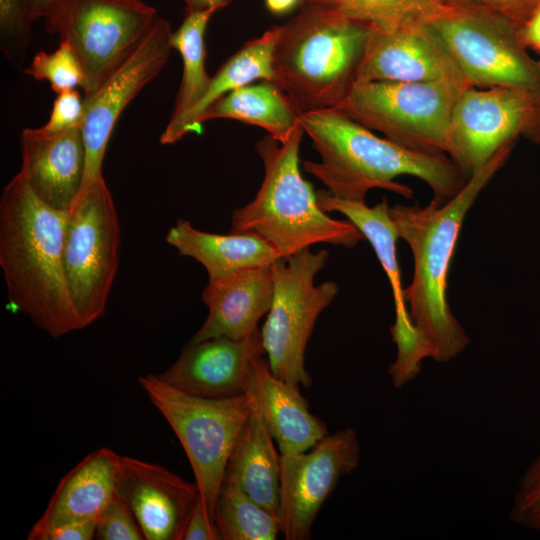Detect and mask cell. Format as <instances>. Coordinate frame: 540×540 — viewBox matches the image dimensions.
Instances as JSON below:
<instances>
[{
	"label": "cell",
	"mask_w": 540,
	"mask_h": 540,
	"mask_svg": "<svg viewBox=\"0 0 540 540\" xmlns=\"http://www.w3.org/2000/svg\"><path fill=\"white\" fill-rule=\"evenodd\" d=\"M97 519L71 523L47 532L42 540H91L95 539Z\"/></svg>",
	"instance_id": "obj_37"
},
{
	"label": "cell",
	"mask_w": 540,
	"mask_h": 540,
	"mask_svg": "<svg viewBox=\"0 0 540 540\" xmlns=\"http://www.w3.org/2000/svg\"><path fill=\"white\" fill-rule=\"evenodd\" d=\"M119 248L116 207L101 177L82 189L67 213L64 268L84 328L105 313L118 270Z\"/></svg>",
	"instance_id": "obj_9"
},
{
	"label": "cell",
	"mask_w": 540,
	"mask_h": 540,
	"mask_svg": "<svg viewBox=\"0 0 540 540\" xmlns=\"http://www.w3.org/2000/svg\"><path fill=\"white\" fill-rule=\"evenodd\" d=\"M251 394L252 409L231 451L223 481L238 486L261 506L278 515L280 456L256 398Z\"/></svg>",
	"instance_id": "obj_24"
},
{
	"label": "cell",
	"mask_w": 540,
	"mask_h": 540,
	"mask_svg": "<svg viewBox=\"0 0 540 540\" xmlns=\"http://www.w3.org/2000/svg\"><path fill=\"white\" fill-rule=\"evenodd\" d=\"M279 26L274 82L299 113L336 108L356 83L372 26L317 3Z\"/></svg>",
	"instance_id": "obj_4"
},
{
	"label": "cell",
	"mask_w": 540,
	"mask_h": 540,
	"mask_svg": "<svg viewBox=\"0 0 540 540\" xmlns=\"http://www.w3.org/2000/svg\"><path fill=\"white\" fill-rule=\"evenodd\" d=\"M166 242L179 255L195 259L209 280H220L249 268L271 266L282 258L262 237L253 233H208L180 219L166 234Z\"/></svg>",
	"instance_id": "obj_23"
},
{
	"label": "cell",
	"mask_w": 540,
	"mask_h": 540,
	"mask_svg": "<svg viewBox=\"0 0 540 540\" xmlns=\"http://www.w3.org/2000/svg\"><path fill=\"white\" fill-rule=\"evenodd\" d=\"M539 64H540V61H539Z\"/></svg>",
	"instance_id": "obj_42"
},
{
	"label": "cell",
	"mask_w": 540,
	"mask_h": 540,
	"mask_svg": "<svg viewBox=\"0 0 540 540\" xmlns=\"http://www.w3.org/2000/svg\"><path fill=\"white\" fill-rule=\"evenodd\" d=\"M117 494L146 540H181L199 491L196 483L161 465L121 456Z\"/></svg>",
	"instance_id": "obj_18"
},
{
	"label": "cell",
	"mask_w": 540,
	"mask_h": 540,
	"mask_svg": "<svg viewBox=\"0 0 540 540\" xmlns=\"http://www.w3.org/2000/svg\"><path fill=\"white\" fill-rule=\"evenodd\" d=\"M469 86L452 81L355 83L336 108L405 148L445 154L454 106Z\"/></svg>",
	"instance_id": "obj_7"
},
{
	"label": "cell",
	"mask_w": 540,
	"mask_h": 540,
	"mask_svg": "<svg viewBox=\"0 0 540 540\" xmlns=\"http://www.w3.org/2000/svg\"><path fill=\"white\" fill-rule=\"evenodd\" d=\"M186 14L203 11H218L227 6L231 0H183Z\"/></svg>",
	"instance_id": "obj_40"
},
{
	"label": "cell",
	"mask_w": 540,
	"mask_h": 540,
	"mask_svg": "<svg viewBox=\"0 0 540 540\" xmlns=\"http://www.w3.org/2000/svg\"><path fill=\"white\" fill-rule=\"evenodd\" d=\"M70 0H27L31 20L44 18L46 21Z\"/></svg>",
	"instance_id": "obj_39"
},
{
	"label": "cell",
	"mask_w": 540,
	"mask_h": 540,
	"mask_svg": "<svg viewBox=\"0 0 540 540\" xmlns=\"http://www.w3.org/2000/svg\"><path fill=\"white\" fill-rule=\"evenodd\" d=\"M138 382L179 439L199 496L214 520L215 503L231 451L252 409L251 392L207 398L178 390L158 375L140 376Z\"/></svg>",
	"instance_id": "obj_6"
},
{
	"label": "cell",
	"mask_w": 540,
	"mask_h": 540,
	"mask_svg": "<svg viewBox=\"0 0 540 540\" xmlns=\"http://www.w3.org/2000/svg\"><path fill=\"white\" fill-rule=\"evenodd\" d=\"M21 168L32 191L53 209L68 212L85 177L86 149L81 128L48 132L26 128L20 135Z\"/></svg>",
	"instance_id": "obj_19"
},
{
	"label": "cell",
	"mask_w": 540,
	"mask_h": 540,
	"mask_svg": "<svg viewBox=\"0 0 540 540\" xmlns=\"http://www.w3.org/2000/svg\"><path fill=\"white\" fill-rule=\"evenodd\" d=\"M520 137L540 143V95L512 87L469 86L454 106L445 154L470 176Z\"/></svg>",
	"instance_id": "obj_12"
},
{
	"label": "cell",
	"mask_w": 540,
	"mask_h": 540,
	"mask_svg": "<svg viewBox=\"0 0 540 540\" xmlns=\"http://www.w3.org/2000/svg\"><path fill=\"white\" fill-rule=\"evenodd\" d=\"M84 114V96L76 89L57 94L46 124L42 128L48 132H61L81 127Z\"/></svg>",
	"instance_id": "obj_35"
},
{
	"label": "cell",
	"mask_w": 540,
	"mask_h": 540,
	"mask_svg": "<svg viewBox=\"0 0 540 540\" xmlns=\"http://www.w3.org/2000/svg\"><path fill=\"white\" fill-rule=\"evenodd\" d=\"M181 540H222L218 527L198 499L185 525Z\"/></svg>",
	"instance_id": "obj_36"
},
{
	"label": "cell",
	"mask_w": 540,
	"mask_h": 540,
	"mask_svg": "<svg viewBox=\"0 0 540 540\" xmlns=\"http://www.w3.org/2000/svg\"><path fill=\"white\" fill-rule=\"evenodd\" d=\"M360 446L352 428L327 434L309 451L280 455V532L304 540L339 480L359 464Z\"/></svg>",
	"instance_id": "obj_13"
},
{
	"label": "cell",
	"mask_w": 540,
	"mask_h": 540,
	"mask_svg": "<svg viewBox=\"0 0 540 540\" xmlns=\"http://www.w3.org/2000/svg\"><path fill=\"white\" fill-rule=\"evenodd\" d=\"M470 83L446 44L425 17H411L388 27H372L356 83Z\"/></svg>",
	"instance_id": "obj_16"
},
{
	"label": "cell",
	"mask_w": 540,
	"mask_h": 540,
	"mask_svg": "<svg viewBox=\"0 0 540 540\" xmlns=\"http://www.w3.org/2000/svg\"><path fill=\"white\" fill-rule=\"evenodd\" d=\"M274 295L271 266L242 270L220 280H209L202 293L208 315L189 342L227 337L242 339L258 330Z\"/></svg>",
	"instance_id": "obj_21"
},
{
	"label": "cell",
	"mask_w": 540,
	"mask_h": 540,
	"mask_svg": "<svg viewBox=\"0 0 540 540\" xmlns=\"http://www.w3.org/2000/svg\"><path fill=\"white\" fill-rule=\"evenodd\" d=\"M158 17L141 0H70L45 23L77 55L86 95L135 50Z\"/></svg>",
	"instance_id": "obj_11"
},
{
	"label": "cell",
	"mask_w": 540,
	"mask_h": 540,
	"mask_svg": "<svg viewBox=\"0 0 540 540\" xmlns=\"http://www.w3.org/2000/svg\"><path fill=\"white\" fill-rule=\"evenodd\" d=\"M27 0H0V46L13 64L22 65L31 40Z\"/></svg>",
	"instance_id": "obj_31"
},
{
	"label": "cell",
	"mask_w": 540,
	"mask_h": 540,
	"mask_svg": "<svg viewBox=\"0 0 540 540\" xmlns=\"http://www.w3.org/2000/svg\"><path fill=\"white\" fill-rule=\"evenodd\" d=\"M304 133L299 123L282 143L269 135L256 143L264 165L262 184L254 199L231 217L232 233L256 234L282 258L318 243L351 248L364 239L349 220L327 215L313 186L303 178L299 150Z\"/></svg>",
	"instance_id": "obj_5"
},
{
	"label": "cell",
	"mask_w": 540,
	"mask_h": 540,
	"mask_svg": "<svg viewBox=\"0 0 540 540\" xmlns=\"http://www.w3.org/2000/svg\"><path fill=\"white\" fill-rule=\"evenodd\" d=\"M302 0H265L267 9L275 14H284L292 10Z\"/></svg>",
	"instance_id": "obj_41"
},
{
	"label": "cell",
	"mask_w": 540,
	"mask_h": 540,
	"mask_svg": "<svg viewBox=\"0 0 540 540\" xmlns=\"http://www.w3.org/2000/svg\"><path fill=\"white\" fill-rule=\"evenodd\" d=\"M264 354L259 329L242 339L188 342L178 359L158 376L178 390L201 397L240 396L249 389L254 362Z\"/></svg>",
	"instance_id": "obj_17"
},
{
	"label": "cell",
	"mask_w": 540,
	"mask_h": 540,
	"mask_svg": "<svg viewBox=\"0 0 540 540\" xmlns=\"http://www.w3.org/2000/svg\"><path fill=\"white\" fill-rule=\"evenodd\" d=\"M520 36L527 48L540 52V3L520 29Z\"/></svg>",
	"instance_id": "obj_38"
},
{
	"label": "cell",
	"mask_w": 540,
	"mask_h": 540,
	"mask_svg": "<svg viewBox=\"0 0 540 540\" xmlns=\"http://www.w3.org/2000/svg\"><path fill=\"white\" fill-rule=\"evenodd\" d=\"M516 142L502 147L463 188L443 204H397L389 214L398 237L411 249L413 277L404 295L412 323L434 350V360L448 362L469 338L448 303V274L464 218L484 187L507 161Z\"/></svg>",
	"instance_id": "obj_3"
},
{
	"label": "cell",
	"mask_w": 540,
	"mask_h": 540,
	"mask_svg": "<svg viewBox=\"0 0 540 540\" xmlns=\"http://www.w3.org/2000/svg\"><path fill=\"white\" fill-rule=\"evenodd\" d=\"M509 518L523 528L540 533V455L531 462L519 481Z\"/></svg>",
	"instance_id": "obj_32"
},
{
	"label": "cell",
	"mask_w": 540,
	"mask_h": 540,
	"mask_svg": "<svg viewBox=\"0 0 540 540\" xmlns=\"http://www.w3.org/2000/svg\"><path fill=\"white\" fill-rule=\"evenodd\" d=\"M426 20L471 86L540 95V64L527 52L517 27L494 16L435 5Z\"/></svg>",
	"instance_id": "obj_10"
},
{
	"label": "cell",
	"mask_w": 540,
	"mask_h": 540,
	"mask_svg": "<svg viewBox=\"0 0 540 540\" xmlns=\"http://www.w3.org/2000/svg\"><path fill=\"white\" fill-rule=\"evenodd\" d=\"M95 539H145L135 515L117 492L97 517Z\"/></svg>",
	"instance_id": "obj_34"
},
{
	"label": "cell",
	"mask_w": 540,
	"mask_h": 540,
	"mask_svg": "<svg viewBox=\"0 0 540 540\" xmlns=\"http://www.w3.org/2000/svg\"><path fill=\"white\" fill-rule=\"evenodd\" d=\"M24 72L36 80L47 81L57 94L76 87L82 89L84 83L79 59L72 47L63 40H60L55 51L35 54Z\"/></svg>",
	"instance_id": "obj_30"
},
{
	"label": "cell",
	"mask_w": 540,
	"mask_h": 540,
	"mask_svg": "<svg viewBox=\"0 0 540 540\" xmlns=\"http://www.w3.org/2000/svg\"><path fill=\"white\" fill-rule=\"evenodd\" d=\"M214 522L222 540H274L280 532L277 514L227 481H223L218 493Z\"/></svg>",
	"instance_id": "obj_28"
},
{
	"label": "cell",
	"mask_w": 540,
	"mask_h": 540,
	"mask_svg": "<svg viewBox=\"0 0 540 540\" xmlns=\"http://www.w3.org/2000/svg\"><path fill=\"white\" fill-rule=\"evenodd\" d=\"M171 34L168 21L158 17L135 50L95 91L84 95L80 128L86 169L82 189L103 177V159L114 127L126 106L164 68L172 50Z\"/></svg>",
	"instance_id": "obj_14"
},
{
	"label": "cell",
	"mask_w": 540,
	"mask_h": 540,
	"mask_svg": "<svg viewBox=\"0 0 540 540\" xmlns=\"http://www.w3.org/2000/svg\"><path fill=\"white\" fill-rule=\"evenodd\" d=\"M328 6L375 28H388L411 17H425L429 0H302Z\"/></svg>",
	"instance_id": "obj_29"
},
{
	"label": "cell",
	"mask_w": 540,
	"mask_h": 540,
	"mask_svg": "<svg viewBox=\"0 0 540 540\" xmlns=\"http://www.w3.org/2000/svg\"><path fill=\"white\" fill-rule=\"evenodd\" d=\"M66 211L51 208L18 172L0 199V266L9 304L52 338L84 328L64 268Z\"/></svg>",
	"instance_id": "obj_1"
},
{
	"label": "cell",
	"mask_w": 540,
	"mask_h": 540,
	"mask_svg": "<svg viewBox=\"0 0 540 540\" xmlns=\"http://www.w3.org/2000/svg\"><path fill=\"white\" fill-rule=\"evenodd\" d=\"M431 2L439 7L494 16L521 29L540 0H431Z\"/></svg>",
	"instance_id": "obj_33"
},
{
	"label": "cell",
	"mask_w": 540,
	"mask_h": 540,
	"mask_svg": "<svg viewBox=\"0 0 540 540\" xmlns=\"http://www.w3.org/2000/svg\"><path fill=\"white\" fill-rule=\"evenodd\" d=\"M328 256L326 250L306 248L271 265L274 295L260 330L262 343L271 372L298 387L311 386L305 349L319 315L338 293L333 281L314 284Z\"/></svg>",
	"instance_id": "obj_8"
},
{
	"label": "cell",
	"mask_w": 540,
	"mask_h": 540,
	"mask_svg": "<svg viewBox=\"0 0 540 540\" xmlns=\"http://www.w3.org/2000/svg\"><path fill=\"white\" fill-rule=\"evenodd\" d=\"M300 124L321 158L304 161V170L334 197L365 201L370 190L379 188L412 198V189L395 179L413 176L432 190V202L443 204L468 180L446 154L423 153L381 138L337 108L301 113Z\"/></svg>",
	"instance_id": "obj_2"
},
{
	"label": "cell",
	"mask_w": 540,
	"mask_h": 540,
	"mask_svg": "<svg viewBox=\"0 0 540 540\" xmlns=\"http://www.w3.org/2000/svg\"><path fill=\"white\" fill-rule=\"evenodd\" d=\"M281 455L308 451L328 434L326 425L309 411L299 387L278 377L263 356L254 362L249 389Z\"/></svg>",
	"instance_id": "obj_22"
},
{
	"label": "cell",
	"mask_w": 540,
	"mask_h": 540,
	"mask_svg": "<svg viewBox=\"0 0 540 540\" xmlns=\"http://www.w3.org/2000/svg\"><path fill=\"white\" fill-rule=\"evenodd\" d=\"M279 26L265 31L261 36L246 42L211 77L203 97L187 114L178 130V141L186 134L197 131L200 115L215 101L242 86L257 80L274 81L273 51Z\"/></svg>",
	"instance_id": "obj_27"
},
{
	"label": "cell",
	"mask_w": 540,
	"mask_h": 540,
	"mask_svg": "<svg viewBox=\"0 0 540 540\" xmlns=\"http://www.w3.org/2000/svg\"><path fill=\"white\" fill-rule=\"evenodd\" d=\"M316 193L318 204L325 212L343 214L360 230L387 275L395 307V321L390 327V333L397 349L396 358L389 367V375L393 386L401 388L418 375L424 359H434V350L414 326L409 315L397 259L396 242L399 237L387 201L383 199L369 207L365 201L340 199L327 190Z\"/></svg>",
	"instance_id": "obj_15"
},
{
	"label": "cell",
	"mask_w": 540,
	"mask_h": 540,
	"mask_svg": "<svg viewBox=\"0 0 540 540\" xmlns=\"http://www.w3.org/2000/svg\"><path fill=\"white\" fill-rule=\"evenodd\" d=\"M214 13H188L178 29L171 34V47L179 52L183 71L170 120L160 137L163 145L178 142L181 123L203 97L211 81L205 66V32Z\"/></svg>",
	"instance_id": "obj_26"
},
{
	"label": "cell",
	"mask_w": 540,
	"mask_h": 540,
	"mask_svg": "<svg viewBox=\"0 0 540 540\" xmlns=\"http://www.w3.org/2000/svg\"><path fill=\"white\" fill-rule=\"evenodd\" d=\"M216 118L260 127L281 143L300 123L299 111L283 90L270 80L247 84L215 101L198 118L197 131L203 122Z\"/></svg>",
	"instance_id": "obj_25"
},
{
	"label": "cell",
	"mask_w": 540,
	"mask_h": 540,
	"mask_svg": "<svg viewBox=\"0 0 540 540\" xmlns=\"http://www.w3.org/2000/svg\"><path fill=\"white\" fill-rule=\"evenodd\" d=\"M120 459L109 448H99L85 456L61 478L27 538L42 540L57 527L97 519L117 492Z\"/></svg>",
	"instance_id": "obj_20"
}]
</instances>
